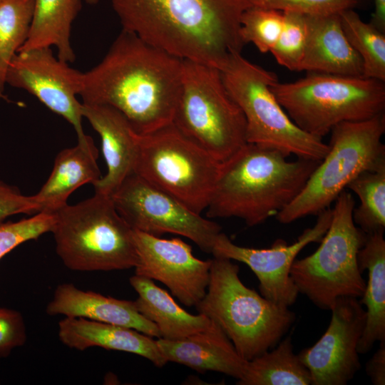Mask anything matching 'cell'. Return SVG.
<instances>
[{"instance_id":"cell-32","label":"cell","mask_w":385,"mask_h":385,"mask_svg":"<svg viewBox=\"0 0 385 385\" xmlns=\"http://www.w3.org/2000/svg\"><path fill=\"white\" fill-rule=\"evenodd\" d=\"M54 213L40 212L17 222L0 223V259L19 245L51 232Z\"/></svg>"},{"instance_id":"cell-9","label":"cell","mask_w":385,"mask_h":385,"mask_svg":"<svg viewBox=\"0 0 385 385\" xmlns=\"http://www.w3.org/2000/svg\"><path fill=\"white\" fill-rule=\"evenodd\" d=\"M355 201L343 190L334 201L330 225L312 255L295 260L290 275L299 293L322 309L331 310L339 297L361 298L366 282L357 255L366 234L353 220Z\"/></svg>"},{"instance_id":"cell-37","label":"cell","mask_w":385,"mask_h":385,"mask_svg":"<svg viewBox=\"0 0 385 385\" xmlns=\"http://www.w3.org/2000/svg\"><path fill=\"white\" fill-rule=\"evenodd\" d=\"M374 11L370 22L385 32V0H374Z\"/></svg>"},{"instance_id":"cell-36","label":"cell","mask_w":385,"mask_h":385,"mask_svg":"<svg viewBox=\"0 0 385 385\" xmlns=\"http://www.w3.org/2000/svg\"><path fill=\"white\" fill-rule=\"evenodd\" d=\"M366 373L373 384H385V340L366 363Z\"/></svg>"},{"instance_id":"cell-4","label":"cell","mask_w":385,"mask_h":385,"mask_svg":"<svg viewBox=\"0 0 385 385\" xmlns=\"http://www.w3.org/2000/svg\"><path fill=\"white\" fill-rule=\"evenodd\" d=\"M239 272L232 260L213 256L206 293L195 308L217 323L241 357L250 361L277 344L296 314L246 287Z\"/></svg>"},{"instance_id":"cell-31","label":"cell","mask_w":385,"mask_h":385,"mask_svg":"<svg viewBox=\"0 0 385 385\" xmlns=\"http://www.w3.org/2000/svg\"><path fill=\"white\" fill-rule=\"evenodd\" d=\"M282 12L283 28L270 53L279 65L290 71H298L307 43V16L293 11Z\"/></svg>"},{"instance_id":"cell-33","label":"cell","mask_w":385,"mask_h":385,"mask_svg":"<svg viewBox=\"0 0 385 385\" xmlns=\"http://www.w3.org/2000/svg\"><path fill=\"white\" fill-rule=\"evenodd\" d=\"M251 6L293 11L307 16L339 14L358 6L361 0H249Z\"/></svg>"},{"instance_id":"cell-26","label":"cell","mask_w":385,"mask_h":385,"mask_svg":"<svg viewBox=\"0 0 385 385\" xmlns=\"http://www.w3.org/2000/svg\"><path fill=\"white\" fill-rule=\"evenodd\" d=\"M238 385H309L308 369L294 352L291 336L262 354L248 361Z\"/></svg>"},{"instance_id":"cell-22","label":"cell","mask_w":385,"mask_h":385,"mask_svg":"<svg viewBox=\"0 0 385 385\" xmlns=\"http://www.w3.org/2000/svg\"><path fill=\"white\" fill-rule=\"evenodd\" d=\"M98 157V150L89 135L78 140L76 146L59 152L47 180L33 195L38 212H56L68 204V198L75 190L98 181L102 175L97 165Z\"/></svg>"},{"instance_id":"cell-23","label":"cell","mask_w":385,"mask_h":385,"mask_svg":"<svg viewBox=\"0 0 385 385\" xmlns=\"http://www.w3.org/2000/svg\"><path fill=\"white\" fill-rule=\"evenodd\" d=\"M360 270L368 271V281L359 302L366 308V323L357 351L364 354L376 342L385 340V240L384 232L366 235L357 255Z\"/></svg>"},{"instance_id":"cell-34","label":"cell","mask_w":385,"mask_h":385,"mask_svg":"<svg viewBox=\"0 0 385 385\" xmlns=\"http://www.w3.org/2000/svg\"><path fill=\"white\" fill-rule=\"evenodd\" d=\"M26 339V327L21 314L0 307V356H5L13 348L23 345Z\"/></svg>"},{"instance_id":"cell-6","label":"cell","mask_w":385,"mask_h":385,"mask_svg":"<svg viewBox=\"0 0 385 385\" xmlns=\"http://www.w3.org/2000/svg\"><path fill=\"white\" fill-rule=\"evenodd\" d=\"M51 230L63 263L76 271L134 268L138 262L133 230L118 212L111 196H93L56 212Z\"/></svg>"},{"instance_id":"cell-29","label":"cell","mask_w":385,"mask_h":385,"mask_svg":"<svg viewBox=\"0 0 385 385\" xmlns=\"http://www.w3.org/2000/svg\"><path fill=\"white\" fill-rule=\"evenodd\" d=\"M34 6V0H0V98L9 65L29 37Z\"/></svg>"},{"instance_id":"cell-18","label":"cell","mask_w":385,"mask_h":385,"mask_svg":"<svg viewBox=\"0 0 385 385\" xmlns=\"http://www.w3.org/2000/svg\"><path fill=\"white\" fill-rule=\"evenodd\" d=\"M156 342L168 362L183 364L200 372L217 371L238 380L243 376L248 362L212 320L207 329L185 338H158Z\"/></svg>"},{"instance_id":"cell-3","label":"cell","mask_w":385,"mask_h":385,"mask_svg":"<svg viewBox=\"0 0 385 385\" xmlns=\"http://www.w3.org/2000/svg\"><path fill=\"white\" fill-rule=\"evenodd\" d=\"M288 157L279 150L247 143L221 163L207 216L237 217L250 227L276 216L300 192L321 161H290Z\"/></svg>"},{"instance_id":"cell-17","label":"cell","mask_w":385,"mask_h":385,"mask_svg":"<svg viewBox=\"0 0 385 385\" xmlns=\"http://www.w3.org/2000/svg\"><path fill=\"white\" fill-rule=\"evenodd\" d=\"M82 113L98 133L107 173L94 185L95 192L111 196L134 171L135 132L126 117L105 104L82 103Z\"/></svg>"},{"instance_id":"cell-10","label":"cell","mask_w":385,"mask_h":385,"mask_svg":"<svg viewBox=\"0 0 385 385\" xmlns=\"http://www.w3.org/2000/svg\"><path fill=\"white\" fill-rule=\"evenodd\" d=\"M220 72L227 92L245 116L248 143L298 158H324L328 144L298 128L272 93L271 84L278 79L274 72L252 63L241 53L232 55Z\"/></svg>"},{"instance_id":"cell-7","label":"cell","mask_w":385,"mask_h":385,"mask_svg":"<svg viewBox=\"0 0 385 385\" xmlns=\"http://www.w3.org/2000/svg\"><path fill=\"white\" fill-rule=\"evenodd\" d=\"M329 150L297 197L275 217L289 224L329 207L360 173L385 165V113L344 122L331 130Z\"/></svg>"},{"instance_id":"cell-28","label":"cell","mask_w":385,"mask_h":385,"mask_svg":"<svg viewBox=\"0 0 385 385\" xmlns=\"http://www.w3.org/2000/svg\"><path fill=\"white\" fill-rule=\"evenodd\" d=\"M360 200L353 210L355 225L365 234L385 229V165L360 173L347 186Z\"/></svg>"},{"instance_id":"cell-2","label":"cell","mask_w":385,"mask_h":385,"mask_svg":"<svg viewBox=\"0 0 385 385\" xmlns=\"http://www.w3.org/2000/svg\"><path fill=\"white\" fill-rule=\"evenodd\" d=\"M122 25L182 60L222 71L241 53L240 18L249 0H111Z\"/></svg>"},{"instance_id":"cell-30","label":"cell","mask_w":385,"mask_h":385,"mask_svg":"<svg viewBox=\"0 0 385 385\" xmlns=\"http://www.w3.org/2000/svg\"><path fill=\"white\" fill-rule=\"evenodd\" d=\"M283 25L282 11L250 6L241 16L240 36L244 45L252 43L265 53L270 52L275 45Z\"/></svg>"},{"instance_id":"cell-38","label":"cell","mask_w":385,"mask_h":385,"mask_svg":"<svg viewBox=\"0 0 385 385\" xmlns=\"http://www.w3.org/2000/svg\"><path fill=\"white\" fill-rule=\"evenodd\" d=\"M86 2L88 4H91V5H93V4H96L98 3V0H85Z\"/></svg>"},{"instance_id":"cell-27","label":"cell","mask_w":385,"mask_h":385,"mask_svg":"<svg viewBox=\"0 0 385 385\" xmlns=\"http://www.w3.org/2000/svg\"><path fill=\"white\" fill-rule=\"evenodd\" d=\"M344 32L363 63V76L385 82V32L354 10L339 13Z\"/></svg>"},{"instance_id":"cell-15","label":"cell","mask_w":385,"mask_h":385,"mask_svg":"<svg viewBox=\"0 0 385 385\" xmlns=\"http://www.w3.org/2000/svg\"><path fill=\"white\" fill-rule=\"evenodd\" d=\"M328 328L299 359L309 371L312 385H345L361 369L357 346L366 323L358 298L339 297L332 309Z\"/></svg>"},{"instance_id":"cell-14","label":"cell","mask_w":385,"mask_h":385,"mask_svg":"<svg viewBox=\"0 0 385 385\" xmlns=\"http://www.w3.org/2000/svg\"><path fill=\"white\" fill-rule=\"evenodd\" d=\"M332 217V210L329 207L317 215L314 225L305 229L294 243L288 245L284 240L277 239L267 249L239 246L220 232L211 253L247 265L259 280L261 295L289 307L299 294L290 275L292 265L304 247L312 242H320L330 225Z\"/></svg>"},{"instance_id":"cell-24","label":"cell","mask_w":385,"mask_h":385,"mask_svg":"<svg viewBox=\"0 0 385 385\" xmlns=\"http://www.w3.org/2000/svg\"><path fill=\"white\" fill-rule=\"evenodd\" d=\"M130 283L138 293V312L158 328L160 338L178 340L207 329L212 320L202 314H192L173 299L153 279L133 275Z\"/></svg>"},{"instance_id":"cell-8","label":"cell","mask_w":385,"mask_h":385,"mask_svg":"<svg viewBox=\"0 0 385 385\" xmlns=\"http://www.w3.org/2000/svg\"><path fill=\"white\" fill-rule=\"evenodd\" d=\"M172 123L222 163L247 142L245 116L219 69L183 60L180 90Z\"/></svg>"},{"instance_id":"cell-12","label":"cell","mask_w":385,"mask_h":385,"mask_svg":"<svg viewBox=\"0 0 385 385\" xmlns=\"http://www.w3.org/2000/svg\"><path fill=\"white\" fill-rule=\"evenodd\" d=\"M124 220L133 229L160 236L179 235L211 253L222 228L178 200L135 174L129 175L111 195Z\"/></svg>"},{"instance_id":"cell-21","label":"cell","mask_w":385,"mask_h":385,"mask_svg":"<svg viewBox=\"0 0 385 385\" xmlns=\"http://www.w3.org/2000/svg\"><path fill=\"white\" fill-rule=\"evenodd\" d=\"M61 342L71 349L85 350L93 346L135 354L163 367L168 361L156 340L133 329L83 317H65L58 323Z\"/></svg>"},{"instance_id":"cell-1","label":"cell","mask_w":385,"mask_h":385,"mask_svg":"<svg viewBox=\"0 0 385 385\" xmlns=\"http://www.w3.org/2000/svg\"><path fill=\"white\" fill-rule=\"evenodd\" d=\"M182 75V59L122 29L102 60L83 72L79 96L115 108L145 134L172 123Z\"/></svg>"},{"instance_id":"cell-5","label":"cell","mask_w":385,"mask_h":385,"mask_svg":"<svg viewBox=\"0 0 385 385\" xmlns=\"http://www.w3.org/2000/svg\"><path fill=\"white\" fill-rule=\"evenodd\" d=\"M292 122L322 138L337 125L371 118L385 110V82L363 76L309 72L295 81L271 84Z\"/></svg>"},{"instance_id":"cell-35","label":"cell","mask_w":385,"mask_h":385,"mask_svg":"<svg viewBox=\"0 0 385 385\" xmlns=\"http://www.w3.org/2000/svg\"><path fill=\"white\" fill-rule=\"evenodd\" d=\"M38 212V207L33 195H24L16 188L0 181V223L16 214Z\"/></svg>"},{"instance_id":"cell-16","label":"cell","mask_w":385,"mask_h":385,"mask_svg":"<svg viewBox=\"0 0 385 385\" xmlns=\"http://www.w3.org/2000/svg\"><path fill=\"white\" fill-rule=\"evenodd\" d=\"M138 255L135 274L158 280L187 307L196 306L205 296L211 259L202 260L180 238L163 239L133 230Z\"/></svg>"},{"instance_id":"cell-20","label":"cell","mask_w":385,"mask_h":385,"mask_svg":"<svg viewBox=\"0 0 385 385\" xmlns=\"http://www.w3.org/2000/svg\"><path fill=\"white\" fill-rule=\"evenodd\" d=\"M307 16L308 38L299 71L363 76V63L349 43L339 14Z\"/></svg>"},{"instance_id":"cell-25","label":"cell","mask_w":385,"mask_h":385,"mask_svg":"<svg viewBox=\"0 0 385 385\" xmlns=\"http://www.w3.org/2000/svg\"><path fill=\"white\" fill-rule=\"evenodd\" d=\"M81 9V0H34L29 37L19 51L55 47L58 58L73 62L71 28Z\"/></svg>"},{"instance_id":"cell-13","label":"cell","mask_w":385,"mask_h":385,"mask_svg":"<svg viewBox=\"0 0 385 385\" xmlns=\"http://www.w3.org/2000/svg\"><path fill=\"white\" fill-rule=\"evenodd\" d=\"M83 72L69 66L51 48L19 51L6 71L9 86L26 91L52 112L72 125L78 140L86 135L82 126V103L77 99L82 88Z\"/></svg>"},{"instance_id":"cell-19","label":"cell","mask_w":385,"mask_h":385,"mask_svg":"<svg viewBox=\"0 0 385 385\" xmlns=\"http://www.w3.org/2000/svg\"><path fill=\"white\" fill-rule=\"evenodd\" d=\"M49 315L83 317L133 329L151 337L160 338L155 324L137 309L135 301L118 299L92 291H84L73 284H59L46 307Z\"/></svg>"},{"instance_id":"cell-11","label":"cell","mask_w":385,"mask_h":385,"mask_svg":"<svg viewBox=\"0 0 385 385\" xmlns=\"http://www.w3.org/2000/svg\"><path fill=\"white\" fill-rule=\"evenodd\" d=\"M135 174L192 211L205 210L221 163L171 123L148 133H135Z\"/></svg>"}]
</instances>
